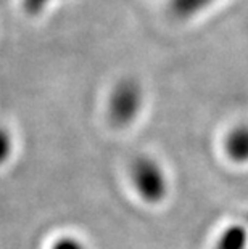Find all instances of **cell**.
I'll return each instance as SVG.
<instances>
[{"mask_svg":"<svg viewBox=\"0 0 248 249\" xmlns=\"http://www.w3.org/2000/svg\"><path fill=\"white\" fill-rule=\"evenodd\" d=\"M140 107V89L133 81H123L113 89L110 97V118L113 124L124 125L131 123Z\"/></svg>","mask_w":248,"mask_h":249,"instance_id":"1","label":"cell"},{"mask_svg":"<svg viewBox=\"0 0 248 249\" xmlns=\"http://www.w3.org/2000/svg\"><path fill=\"white\" fill-rule=\"evenodd\" d=\"M133 182L145 199H160L165 193V177L152 160L140 158L133 166Z\"/></svg>","mask_w":248,"mask_h":249,"instance_id":"2","label":"cell"},{"mask_svg":"<svg viewBox=\"0 0 248 249\" xmlns=\"http://www.w3.org/2000/svg\"><path fill=\"white\" fill-rule=\"evenodd\" d=\"M12 153V139L8 132L0 127V162H3Z\"/></svg>","mask_w":248,"mask_h":249,"instance_id":"3","label":"cell"},{"mask_svg":"<svg viewBox=\"0 0 248 249\" xmlns=\"http://www.w3.org/2000/svg\"><path fill=\"white\" fill-rule=\"evenodd\" d=\"M52 249H86L84 245L76 238H71V236H66V238H60Z\"/></svg>","mask_w":248,"mask_h":249,"instance_id":"4","label":"cell"}]
</instances>
